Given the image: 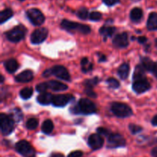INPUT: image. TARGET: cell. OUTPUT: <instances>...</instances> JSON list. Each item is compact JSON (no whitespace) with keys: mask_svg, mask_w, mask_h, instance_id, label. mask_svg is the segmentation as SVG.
<instances>
[{"mask_svg":"<svg viewBox=\"0 0 157 157\" xmlns=\"http://www.w3.org/2000/svg\"><path fill=\"white\" fill-rule=\"evenodd\" d=\"M129 72H130V66L128 63L125 62L123 63L121 66L119 67L117 71L118 75L120 78L122 79H126L129 75Z\"/></svg>","mask_w":157,"mask_h":157,"instance_id":"22","label":"cell"},{"mask_svg":"<svg viewBox=\"0 0 157 157\" xmlns=\"http://www.w3.org/2000/svg\"><path fill=\"white\" fill-rule=\"evenodd\" d=\"M129 129H130V132L133 134H136L138 132H141L142 131V127L140 126H137V125L135 124H130L129 125Z\"/></svg>","mask_w":157,"mask_h":157,"instance_id":"35","label":"cell"},{"mask_svg":"<svg viewBox=\"0 0 157 157\" xmlns=\"http://www.w3.org/2000/svg\"><path fill=\"white\" fill-rule=\"evenodd\" d=\"M107 83L108 84V86L110 88H112V89H117V88H119L120 86L119 81L114 78H109L107 80Z\"/></svg>","mask_w":157,"mask_h":157,"instance_id":"33","label":"cell"},{"mask_svg":"<svg viewBox=\"0 0 157 157\" xmlns=\"http://www.w3.org/2000/svg\"><path fill=\"white\" fill-rule=\"evenodd\" d=\"M12 114L11 115L14 121H20L22 119V113L20 109H15L12 110Z\"/></svg>","mask_w":157,"mask_h":157,"instance_id":"32","label":"cell"},{"mask_svg":"<svg viewBox=\"0 0 157 157\" xmlns=\"http://www.w3.org/2000/svg\"><path fill=\"white\" fill-rule=\"evenodd\" d=\"M89 146L94 150L101 149L104 145V139L100 134H92L87 140Z\"/></svg>","mask_w":157,"mask_h":157,"instance_id":"12","label":"cell"},{"mask_svg":"<svg viewBox=\"0 0 157 157\" xmlns=\"http://www.w3.org/2000/svg\"><path fill=\"white\" fill-rule=\"evenodd\" d=\"M0 126L1 132L4 135H9L14 129V119L5 113L0 115Z\"/></svg>","mask_w":157,"mask_h":157,"instance_id":"6","label":"cell"},{"mask_svg":"<svg viewBox=\"0 0 157 157\" xmlns=\"http://www.w3.org/2000/svg\"><path fill=\"white\" fill-rule=\"evenodd\" d=\"M155 42H156V47H157V38L156 40H155Z\"/></svg>","mask_w":157,"mask_h":157,"instance_id":"50","label":"cell"},{"mask_svg":"<svg viewBox=\"0 0 157 157\" xmlns=\"http://www.w3.org/2000/svg\"><path fill=\"white\" fill-rule=\"evenodd\" d=\"M155 62H153L150 58L148 57H143L141 58V65L144 67L146 71H149V72H152L154 66Z\"/></svg>","mask_w":157,"mask_h":157,"instance_id":"25","label":"cell"},{"mask_svg":"<svg viewBox=\"0 0 157 157\" xmlns=\"http://www.w3.org/2000/svg\"><path fill=\"white\" fill-rule=\"evenodd\" d=\"M19 1H21V2H23V1H25V0H19Z\"/></svg>","mask_w":157,"mask_h":157,"instance_id":"51","label":"cell"},{"mask_svg":"<svg viewBox=\"0 0 157 157\" xmlns=\"http://www.w3.org/2000/svg\"><path fill=\"white\" fill-rule=\"evenodd\" d=\"M147 27L149 30L153 31L157 29V12H151L147 20Z\"/></svg>","mask_w":157,"mask_h":157,"instance_id":"18","label":"cell"},{"mask_svg":"<svg viewBox=\"0 0 157 157\" xmlns=\"http://www.w3.org/2000/svg\"><path fill=\"white\" fill-rule=\"evenodd\" d=\"M4 82V76L3 75H1V83H2Z\"/></svg>","mask_w":157,"mask_h":157,"instance_id":"48","label":"cell"},{"mask_svg":"<svg viewBox=\"0 0 157 157\" xmlns=\"http://www.w3.org/2000/svg\"><path fill=\"white\" fill-rule=\"evenodd\" d=\"M137 40H138V42H139L140 43H144V42H147V38H146V37L140 36V37H138Z\"/></svg>","mask_w":157,"mask_h":157,"instance_id":"44","label":"cell"},{"mask_svg":"<svg viewBox=\"0 0 157 157\" xmlns=\"http://www.w3.org/2000/svg\"><path fill=\"white\" fill-rule=\"evenodd\" d=\"M47 89H48V86L47 85H46V83H39V84L36 86V90L38 91V92H41V93H42V92H45V91L47 90Z\"/></svg>","mask_w":157,"mask_h":157,"instance_id":"36","label":"cell"},{"mask_svg":"<svg viewBox=\"0 0 157 157\" xmlns=\"http://www.w3.org/2000/svg\"><path fill=\"white\" fill-rule=\"evenodd\" d=\"M102 18V15H101V12H97V11H94V12H90V15H89V18H90L91 21H99Z\"/></svg>","mask_w":157,"mask_h":157,"instance_id":"34","label":"cell"},{"mask_svg":"<svg viewBox=\"0 0 157 157\" xmlns=\"http://www.w3.org/2000/svg\"><path fill=\"white\" fill-rule=\"evenodd\" d=\"M133 2H140V0H132Z\"/></svg>","mask_w":157,"mask_h":157,"instance_id":"49","label":"cell"},{"mask_svg":"<svg viewBox=\"0 0 157 157\" xmlns=\"http://www.w3.org/2000/svg\"><path fill=\"white\" fill-rule=\"evenodd\" d=\"M85 92L87 93V95H88V96L93 97V98H96L97 97V94L94 92L92 89H86Z\"/></svg>","mask_w":157,"mask_h":157,"instance_id":"40","label":"cell"},{"mask_svg":"<svg viewBox=\"0 0 157 157\" xmlns=\"http://www.w3.org/2000/svg\"><path fill=\"white\" fill-rule=\"evenodd\" d=\"M74 99V96L71 94H61V95H53L52 104L58 107H62Z\"/></svg>","mask_w":157,"mask_h":157,"instance_id":"10","label":"cell"},{"mask_svg":"<svg viewBox=\"0 0 157 157\" xmlns=\"http://www.w3.org/2000/svg\"><path fill=\"white\" fill-rule=\"evenodd\" d=\"M48 34V31L45 28L38 29L32 32L30 40L33 44H40L46 39Z\"/></svg>","mask_w":157,"mask_h":157,"instance_id":"9","label":"cell"},{"mask_svg":"<svg viewBox=\"0 0 157 157\" xmlns=\"http://www.w3.org/2000/svg\"><path fill=\"white\" fill-rule=\"evenodd\" d=\"M61 26L67 31H74V32H81L82 34H88L90 32V28L87 25L80 24L70 20H62L61 22Z\"/></svg>","mask_w":157,"mask_h":157,"instance_id":"2","label":"cell"},{"mask_svg":"<svg viewBox=\"0 0 157 157\" xmlns=\"http://www.w3.org/2000/svg\"><path fill=\"white\" fill-rule=\"evenodd\" d=\"M151 72L157 78V62H155L154 66H153V70H152Z\"/></svg>","mask_w":157,"mask_h":157,"instance_id":"43","label":"cell"},{"mask_svg":"<svg viewBox=\"0 0 157 157\" xmlns=\"http://www.w3.org/2000/svg\"><path fill=\"white\" fill-rule=\"evenodd\" d=\"M113 44L115 47L125 48L129 45L128 35L127 32H122L114 37L113 40Z\"/></svg>","mask_w":157,"mask_h":157,"instance_id":"14","label":"cell"},{"mask_svg":"<svg viewBox=\"0 0 157 157\" xmlns=\"http://www.w3.org/2000/svg\"><path fill=\"white\" fill-rule=\"evenodd\" d=\"M77 15H78V16L81 19H83V20L87 19L89 15L88 9L85 7L81 8V9L78 11V12H77Z\"/></svg>","mask_w":157,"mask_h":157,"instance_id":"29","label":"cell"},{"mask_svg":"<svg viewBox=\"0 0 157 157\" xmlns=\"http://www.w3.org/2000/svg\"><path fill=\"white\" fill-rule=\"evenodd\" d=\"M50 157H64V155L61 153H58V152H55V153H52Z\"/></svg>","mask_w":157,"mask_h":157,"instance_id":"46","label":"cell"},{"mask_svg":"<svg viewBox=\"0 0 157 157\" xmlns=\"http://www.w3.org/2000/svg\"><path fill=\"white\" fill-rule=\"evenodd\" d=\"M98 77H95V78H92V79H87L86 81H84V86H85L86 89H92L95 86V85L98 84Z\"/></svg>","mask_w":157,"mask_h":157,"instance_id":"30","label":"cell"},{"mask_svg":"<svg viewBox=\"0 0 157 157\" xmlns=\"http://www.w3.org/2000/svg\"><path fill=\"white\" fill-rule=\"evenodd\" d=\"M53 95L48 92H42L37 97V101L41 105H48L52 103Z\"/></svg>","mask_w":157,"mask_h":157,"instance_id":"17","label":"cell"},{"mask_svg":"<svg viewBox=\"0 0 157 157\" xmlns=\"http://www.w3.org/2000/svg\"><path fill=\"white\" fill-rule=\"evenodd\" d=\"M97 107L94 103L87 99H81L78 102V104L74 109L75 113H83L86 115L93 114L96 112Z\"/></svg>","mask_w":157,"mask_h":157,"instance_id":"1","label":"cell"},{"mask_svg":"<svg viewBox=\"0 0 157 157\" xmlns=\"http://www.w3.org/2000/svg\"><path fill=\"white\" fill-rule=\"evenodd\" d=\"M97 131H98V134H100V135H106V136H109V135L111 134L110 131L108 130L107 129H106V128L99 127L98 129H97Z\"/></svg>","mask_w":157,"mask_h":157,"instance_id":"37","label":"cell"},{"mask_svg":"<svg viewBox=\"0 0 157 157\" xmlns=\"http://www.w3.org/2000/svg\"><path fill=\"white\" fill-rule=\"evenodd\" d=\"M152 155L153 157H157V146L156 147H154L153 149H152Z\"/></svg>","mask_w":157,"mask_h":157,"instance_id":"45","label":"cell"},{"mask_svg":"<svg viewBox=\"0 0 157 157\" xmlns=\"http://www.w3.org/2000/svg\"><path fill=\"white\" fill-rule=\"evenodd\" d=\"M143 16H144V12L140 8L138 7L133 8L130 14V19L134 22H138L140 21L143 18Z\"/></svg>","mask_w":157,"mask_h":157,"instance_id":"19","label":"cell"},{"mask_svg":"<svg viewBox=\"0 0 157 157\" xmlns=\"http://www.w3.org/2000/svg\"><path fill=\"white\" fill-rule=\"evenodd\" d=\"M111 111L115 115L121 118L128 117L133 114L131 108L122 103H113L111 105Z\"/></svg>","mask_w":157,"mask_h":157,"instance_id":"4","label":"cell"},{"mask_svg":"<svg viewBox=\"0 0 157 157\" xmlns=\"http://www.w3.org/2000/svg\"><path fill=\"white\" fill-rule=\"evenodd\" d=\"M145 71L146 69H144V67L142 65H138L136 67V69H135L134 73H133V81L147 78L145 75Z\"/></svg>","mask_w":157,"mask_h":157,"instance_id":"20","label":"cell"},{"mask_svg":"<svg viewBox=\"0 0 157 157\" xmlns=\"http://www.w3.org/2000/svg\"><path fill=\"white\" fill-rule=\"evenodd\" d=\"M125 145V139L118 133H111L107 139V146L109 148L122 147Z\"/></svg>","mask_w":157,"mask_h":157,"instance_id":"8","label":"cell"},{"mask_svg":"<svg viewBox=\"0 0 157 157\" xmlns=\"http://www.w3.org/2000/svg\"><path fill=\"white\" fill-rule=\"evenodd\" d=\"M26 15H27L29 21L34 25V26H41L44 23V15H43L42 12L38 9L35 8H32V9H29L26 12Z\"/></svg>","mask_w":157,"mask_h":157,"instance_id":"7","label":"cell"},{"mask_svg":"<svg viewBox=\"0 0 157 157\" xmlns=\"http://www.w3.org/2000/svg\"><path fill=\"white\" fill-rule=\"evenodd\" d=\"M83 155V152L80 150L74 151V152H71L67 157H81Z\"/></svg>","mask_w":157,"mask_h":157,"instance_id":"39","label":"cell"},{"mask_svg":"<svg viewBox=\"0 0 157 157\" xmlns=\"http://www.w3.org/2000/svg\"><path fill=\"white\" fill-rule=\"evenodd\" d=\"M19 95L24 99H28L33 95V89L32 87L24 88L20 91Z\"/></svg>","mask_w":157,"mask_h":157,"instance_id":"28","label":"cell"},{"mask_svg":"<svg viewBox=\"0 0 157 157\" xmlns=\"http://www.w3.org/2000/svg\"><path fill=\"white\" fill-rule=\"evenodd\" d=\"M46 85L48 86V89H50L54 91H64L67 89V85L61 83V82L55 81V80H51V81L46 82Z\"/></svg>","mask_w":157,"mask_h":157,"instance_id":"16","label":"cell"},{"mask_svg":"<svg viewBox=\"0 0 157 157\" xmlns=\"http://www.w3.org/2000/svg\"><path fill=\"white\" fill-rule=\"evenodd\" d=\"M12 15H13V11L11 9H9V8L2 10L1 13H0V23L3 24L5 22H6L9 18H12Z\"/></svg>","mask_w":157,"mask_h":157,"instance_id":"24","label":"cell"},{"mask_svg":"<svg viewBox=\"0 0 157 157\" xmlns=\"http://www.w3.org/2000/svg\"><path fill=\"white\" fill-rule=\"evenodd\" d=\"M116 32V28L113 26H103L100 29V33L104 36V40L107 39V37H111Z\"/></svg>","mask_w":157,"mask_h":157,"instance_id":"23","label":"cell"},{"mask_svg":"<svg viewBox=\"0 0 157 157\" xmlns=\"http://www.w3.org/2000/svg\"><path fill=\"white\" fill-rule=\"evenodd\" d=\"M52 75H55L58 78H61V79L66 80V81H70L71 76L69 75L68 72L66 69L65 67L62 66H55L50 69Z\"/></svg>","mask_w":157,"mask_h":157,"instance_id":"11","label":"cell"},{"mask_svg":"<svg viewBox=\"0 0 157 157\" xmlns=\"http://www.w3.org/2000/svg\"><path fill=\"white\" fill-rule=\"evenodd\" d=\"M4 66L6 69L7 70V72H9V73H13V72H15L18 68V62H17L16 60L14 59V58H10V59L5 62Z\"/></svg>","mask_w":157,"mask_h":157,"instance_id":"21","label":"cell"},{"mask_svg":"<svg viewBox=\"0 0 157 157\" xmlns=\"http://www.w3.org/2000/svg\"><path fill=\"white\" fill-rule=\"evenodd\" d=\"M33 72L31 70H25L15 76V81L18 83H29L33 78Z\"/></svg>","mask_w":157,"mask_h":157,"instance_id":"15","label":"cell"},{"mask_svg":"<svg viewBox=\"0 0 157 157\" xmlns=\"http://www.w3.org/2000/svg\"><path fill=\"white\" fill-rule=\"evenodd\" d=\"M42 75L44 77H48V76H50V75H52V72H51L50 69H46V70L44 71V72H43Z\"/></svg>","mask_w":157,"mask_h":157,"instance_id":"42","label":"cell"},{"mask_svg":"<svg viewBox=\"0 0 157 157\" xmlns=\"http://www.w3.org/2000/svg\"><path fill=\"white\" fill-rule=\"evenodd\" d=\"M150 89V84L147 78L133 81V89L137 93H143Z\"/></svg>","mask_w":157,"mask_h":157,"instance_id":"13","label":"cell"},{"mask_svg":"<svg viewBox=\"0 0 157 157\" xmlns=\"http://www.w3.org/2000/svg\"><path fill=\"white\" fill-rule=\"evenodd\" d=\"M81 69L84 72H88L93 69V64L90 62L87 58H83L81 62Z\"/></svg>","mask_w":157,"mask_h":157,"instance_id":"27","label":"cell"},{"mask_svg":"<svg viewBox=\"0 0 157 157\" xmlns=\"http://www.w3.org/2000/svg\"><path fill=\"white\" fill-rule=\"evenodd\" d=\"M54 129V125L52 120L47 119L43 123L42 126H41V130L44 133L49 134L52 132Z\"/></svg>","mask_w":157,"mask_h":157,"instance_id":"26","label":"cell"},{"mask_svg":"<svg viewBox=\"0 0 157 157\" xmlns=\"http://www.w3.org/2000/svg\"><path fill=\"white\" fill-rule=\"evenodd\" d=\"M26 33V29L22 26V25H19L11 30L8 31L6 33V38L11 42H18L21 41L25 38V35Z\"/></svg>","mask_w":157,"mask_h":157,"instance_id":"3","label":"cell"},{"mask_svg":"<svg viewBox=\"0 0 157 157\" xmlns=\"http://www.w3.org/2000/svg\"><path fill=\"white\" fill-rule=\"evenodd\" d=\"M152 124H153V126H157V115H155L153 118V119H152Z\"/></svg>","mask_w":157,"mask_h":157,"instance_id":"47","label":"cell"},{"mask_svg":"<svg viewBox=\"0 0 157 157\" xmlns=\"http://www.w3.org/2000/svg\"><path fill=\"white\" fill-rule=\"evenodd\" d=\"M98 55L99 56V61L100 62H105L106 59H107V57H106L104 54L98 53Z\"/></svg>","mask_w":157,"mask_h":157,"instance_id":"41","label":"cell"},{"mask_svg":"<svg viewBox=\"0 0 157 157\" xmlns=\"http://www.w3.org/2000/svg\"><path fill=\"white\" fill-rule=\"evenodd\" d=\"M103 2L107 6H113L120 2V0H102Z\"/></svg>","mask_w":157,"mask_h":157,"instance_id":"38","label":"cell"},{"mask_svg":"<svg viewBox=\"0 0 157 157\" xmlns=\"http://www.w3.org/2000/svg\"><path fill=\"white\" fill-rule=\"evenodd\" d=\"M38 121L35 118H31L26 123V127L29 129H35L38 126Z\"/></svg>","mask_w":157,"mask_h":157,"instance_id":"31","label":"cell"},{"mask_svg":"<svg viewBox=\"0 0 157 157\" xmlns=\"http://www.w3.org/2000/svg\"><path fill=\"white\" fill-rule=\"evenodd\" d=\"M15 149L23 157H35V151L34 148L25 140H21L15 145Z\"/></svg>","mask_w":157,"mask_h":157,"instance_id":"5","label":"cell"}]
</instances>
